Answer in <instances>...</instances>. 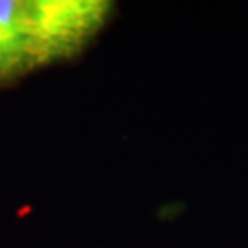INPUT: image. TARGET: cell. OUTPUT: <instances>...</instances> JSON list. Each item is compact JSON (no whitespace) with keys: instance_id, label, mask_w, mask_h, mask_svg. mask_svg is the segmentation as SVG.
<instances>
[{"instance_id":"7a4b0ae2","label":"cell","mask_w":248,"mask_h":248,"mask_svg":"<svg viewBox=\"0 0 248 248\" xmlns=\"http://www.w3.org/2000/svg\"><path fill=\"white\" fill-rule=\"evenodd\" d=\"M0 81H2V78H0Z\"/></svg>"},{"instance_id":"6da1fadb","label":"cell","mask_w":248,"mask_h":248,"mask_svg":"<svg viewBox=\"0 0 248 248\" xmlns=\"http://www.w3.org/2000/svg\"><path fill=\"white\" fill-rule=\"evenodd\" d=\"M108 13L101 0H0L2 81L79 52Z\"/></svg>"}]
</instances>
